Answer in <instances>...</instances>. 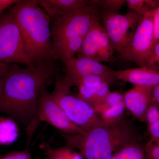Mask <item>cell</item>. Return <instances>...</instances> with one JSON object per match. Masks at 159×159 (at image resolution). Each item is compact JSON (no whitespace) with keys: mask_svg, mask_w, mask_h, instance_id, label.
<instances>
[{"mask_svg":"<svg viewBox=\"0 0 159 159\" xmlns=\"http://www.w3.org/2000/svg\"><path fill=\"white\" fill-rule=\"evenodd\" d=\"M0 159H32V157L29 151L16 150L0 156Z\"/></svg>","mask_w":159,"mask_h":159,"instance_id":"obj_25","label":"cell"},{"mask_svg":"<svg viewBox=\"0 0 159 159\" xmlns=\"http://www.w3.org/2000/svg\"><path fill=\"white\" fill-rule=\"evenodd\" d=\"M145 159H159V140L151 139L144 146Z\"/></svg>","mask_w":159,"mask_h":159,"instance_id":"obj_24","label":"cell"},{"mask_svg":"<svg viewBox=\"0 0 159 159\" xmlns=\"http://www.w3.org/2000/svg\"><path fill=\"white\" fill-rule=\"evenodd\" d=\"M62 136L69 146L77 148L86 159H112L125 146L140 142L135 127L123 117L115 123L103 122L83 134Z\"/></svg>","mask_w":159,"mask_h":159,"instance_id":"obj_2","label":"cell"},{"mask_svg":"<svg viewBox=\"0 0 159 159\" xmlns=\"http://www.w3.org/2000/svg\"><path fill=\"white\" fill-rule=\"evenodd\" d=\"M56 61H49L26 68L11 64L0 81V114L14 119L27 130L36 116L42 90L56 74Z\"/></svg>","mask_w":159,"mask_h":159,"instance_id":"obj_1","label":"cell"},{"mask_svg":"<svg viewBox=\"0 0 159 159\" xmlns=\"http://www.w3.org/2000/svg\"><path fill=\"white\" fill-rule=\"evenodd\" d=\"M129 11H134L141 18L159 6V0H127L126 1Z\"/></svg>","mask_w":159,"mask_h":159,"instance_id":"obj_18","label":"cell"},{"mask_svg":"<svg viewBox=\"0 0 159 159\" xmlns=\"http://www.w3.org/2000/svg\"><path fill=\"white\" fill-rule=\"evenodd\" d=\"M99 17L94 20L76 57H86L100 63L113 62L116 60V51Z\"/></svg>","mask_w":159,"mask_h":159,"instance_id":"obj_10","label":"cell"},{"mask_svg":"<svg viewBox=\"0 0 159 159\" xmlns=\"http://www.w3.org/2000/svg\"><path fill=\"white\" fill-rule=\"evenodd\" d=\"M43 122H47L63 134H76L85 132L69 119L52 97L47 85L42 90L38 99L35 119L26 130L27 145L30 144L34 132L39 123Z\"/></svg>","mask_w":159,"mask_h":159,"instance_id":"obj_6","label":"cell"},{"mask_svg":"<svg viewBox=\"0 0 159 159\" xmlns=\"http://www.w3.org/2000/svg\"><path fill=\"white\" fill-rule=\"evenodd\" d=\"M114 74L117 80L135 85L154 87L159 84V71L147 67L114 70Z\"/></svg>","mask_w":159,"mask_h":159,"instance_id":"obj_13","label":"cell"},{"mask_svg":"<svg viewBox=\"0 0 159 159\" xmlns=\"http://www.w3.org/2000/svg\"><path fill=\"white\" fill-rule=\"evenodd\" d=\"M0 61L6 64L24 65L26 67L34 66L9 9L0 16Z\"/></svg>","mask_w":159,"mask_h":159,"instance_id":"obj_5","label":"cell"},{"mask_svg":"<svg viewBox=\"0 0 159 159\" xmlns=\"http://www.w3.org/2000/svg\"><path fill=\"white\" fill-rule=\"evenodd\" d=\"M66 68L65 75L57 78L56 82L66 88L77 86L80 80L84 76L96 75L108 79L113 83L117 80L113 70L101 63L86 57H76L63 63Z\"/></svg>","mask_w":159,"mask_h":159,"instance_id":"obj_11","label":"cell"},{"mask_svg":"<svg viewBox=\"0 0 159 159\" xmlns=\"http://www.w3.org/2000/svg\"><path fill=\"white\" fill-rule=\"evenodd\" d=\"M100 17L102 27L120 57L130 44L140 17L131 11L124 15L102 11Z\"/></svg>","mask_w":159,"mask_h":159,"instance_id":"obj_8","label":"cell"},{"mask_svg":"<svg viewBox=\"0 0 159 159\" xmlns=\"http://www.w3.org/2000/svg\"><path fill=\"white\" fill-rule=\"evenodd\" d=\"M99 17L98 6L91 5L70 14L51 19L53 59L63 63L76 57L94 20Z\"/></svg>","mask_w":159,"mask_h":159,"instance_id":"obj_4","label":"cell"},{"mask_svg":"<svg viewBox=\"0 0 159 159\" xmlns=\"http://www.w3.org/2000/svg\"><path fill=\"white\" fill-rule=\"evenodd\" d=\"M145 120L148 124L159 121V109L152 102L147 110Z\"/></svg>","mask_w":159,"mask_h":159,"instance_id":"obj_27","label":"cell"},{"mask_svg":"<svg viewBox=\"0 0 159 159\" xmlns=\"http://www.w3.org/2000/svg\"><path fill=\"white\" fill-rule=\"evenodd\" d=\"M154 11L140 18L134 34L128 48L120 58L136 64L140 67H147L154 45Z\"/></svg>","mask_w":159,"mask_h":159,"instance_id":"obj_9","label":"cell"},{"mask_svg":"<svg viewBox=\"0 0 159 159\" xmlns=\"http://www.w3.org/2000/svg\"><path fill=\"white\" fill-rule=\"evenodd\" d=\"M112 159H145L144 147L140 142L130 144L115 153Z\"/></svg>","mask_w":159,"mask_h":159,"instance_id":"obj_19","label":"cell"},{"mask_svg":"<svg viewBox=\"0 0 159 159\" xmlns=\"http://www.w3.org/2000/svg\"><path fill=\"white\" fill-rule=\"evenodd\" d=\"M43 159H49L47 157H46L45 158H44Z\"/></svg>","mask_w":159,"mask_h":159,"instance_id":"obj_33","label":"cell"},{"mask_svg":"<svg viewBox=\"0 0 159 159\" xmlns=\"http://www.w3.org/2000/svg\"><path fill=\"white\" fill-rule=\"evenodd\" d=\"M153 24L155 45L159 41V6L154 11Z\"/></svg>","mask_w":159,"mask_h":159,"instance_id":"obj_28","label":"cell"},{"mask_svg":"<svg viewBox=\"0 0 159 159\" xmlns=\"http://www.w3.org/2000/svg\"><path fill=\"white\" fill-rule=\"evenodd\" d=\"M22 36L33 65L54 60L52 52L51 18L37 0H19L9 8Z\"/></svg>","mask_w":159,"mask_h":159,"instance_id":"obj_3","label":"cell"},{"mask_svg":"<svg viewBox=\"0 0 159 159\" xmlns=\"http://www.w3.org/2000/svg\"><path fill=\"white\" fill-rule=\"evenodd\" d=\"M148 129L151 139L159 140V121L148 124Z\"/></svg>","mask_w":159,"mask_h":159,"instance_id":"obj_29","label":"cell"},{"mask_svg":"<svg viewBox=\"0 0 159 159\" xmlns=\"http://www.w3.org/2000/svg\"><path fill=\"white\" fill-rule=\"evenodd\" d=\"M44 151L49 159H84L81 154L70 146L56 148L45 146Z\"/></svg>","mask_w":159,"mask_h":159,"instance_id":"obj_17","label":"cell"},{"mask_svg":"<svg viewBox=\"0 0 159 159\" xmlns=\"http://www.w3.org/2000/svg\"><path fill=\"white\" fill-rule=\"evenodd\" d=\"M147 67L159 71V41L153 46Z\"/></svg>","mask_w":159,"mask_h":159,"instance_id":"obj_26","label":"cell"},{"mask_svg":"<svg viewBox=\"0 0 159 159\" xmlns=\"http://www.w3.org/2000/svg\"><path fill=\"white\" fill-rule=\"evenodd\" d=\"M78 97L88 103L94 108L104 102L110 93L109 84L103 83L95 87H86L83 86L77 87Z\"/></svg>","mask_w":159,"mask_h":159,"instance_id":"obj_15","label":"cell"},{"mask_svg":"<svg viewBox=\"0 0 159 159\" xmlns=\"http://www.w3.org/2000/svg\"><path fill=\"white\" fill-rule=\"evenodd\" d=\"M125 108L123 102L106 109L99 115L103 122L111 124L118 122L122 119Z\"/></svg>","mask_w":159,"mask_h":159,"instance_id":"obj_20","label":"cell"},{"mask_svg":"<svg viewBox=\"0 0 159 159\" xmlns=\"http://www.w3.org/2000/svg\"><path fill=\"white\" fill-rule=\"evenodd\" d=\"M51 94L69 119L84 132L103 123L93 107L78 97L72 95L70 89L55 82Z\"/></svg>","mask_w":159,"mask_h":159,"instance_id":"obj_7","label":"cell"},{"mask_svg":"<svg viewBox=\"0 0 159 159\" xmlns=\"http://www.w3.org/2000/svg\"><path fill=\"white\" fill-rule=\"evenodd\" d=\"M154 87L137 86L126 91L123 95L125 108L134 116L145 120L147 110L153 100Z\"/></svg>","mask_w":159,"mask_h":159,"instance_id":"obj_12","label":"cell"},{"mask_svg":"<svg viewBox=\"0 0 159 159\" xmlns=\"http://www.w3.org/2000/svg\"><path fill=\"white\" fill-rule=\"evenodd\" d=\"M103 83L110 84L112 83L105 77L96 75H89L82 77L77 83V86H83L86 87H95Z\"/></svg>","mask_w":159,"mask_h":159,"instance_id":"obj_23","label":"cell"},{"mask_svg":"<svg viewBox=\"0 0 159 159\" xmlns=\"http://www.w3.org/2000/svg\"><path fill=\"white\" fill-rule=\"evenodd\" d=\"M18 124L11 117H0V145H10L17 141L19 136Z\"/></svg>","mask_w":159,"mask_h":159,"instance_id":"obj_16","label":"cell"},{"mask_svg":"<svg viewBox=\"0 0 159 159\" xmlns=\"http://www.w3.org/2000/svg\"><path fill=\"white\" fill-rule=\"evenodd\" d=\"M92 5L101 7L103 11L110 13H117L126 3L125 0H91Z\"/></svg>","mask_w":159,"mask_h":159,"instance_id":"obj_21","label":"cell"},{"mask_svg":"<svg viewBox=\"0 0 159 159\" xmlns=\"http://www.w3.org/2000/svg\"><path fill=\"white\" fill-rule=\"evenodd\" d=\"M123 102L124 98L123 95L116 91L111 92L106 98L104 102L100 105L97 106L94 109L96 112L99 115L101 112L106 109Z\"/></svg>","mask_w":159,"mask_h":159,"instance_id":"obj_22","label":"cell"},{"mask_svg":"<svg viewBox=\"0 0 159 159\" xmlns=\"http://www.w3.org/2000/svg\"><path fill=\"white\" fill-rule=\"evenodd\" d=\"M18 1L19 0H0V16Z\"/></svg>","mask_w":159,"mask_h":159,"instance_id":"obj_30","label":"cell"},{"mask_svg":"<svg viewBox=\"0 0 159 159\" xmlns=\"http://www.w3.org/2000/svg\"><path fill=\"white\" fill-rule=\"evenodd\" d=\"M11 64H6L0 61V81L7 73Z\"/></svg>","mask_w":159,"mask_h":159,"instance_id":"obj_31","label":"cell"},{"mask_svg":"<svg viewBox=\"0 0 159 159\" xmlns=\"http://www.w3.org/2000/svg\"><path fill=\"white\" fill-rule=\"evenodd\" d=\"M37 2L51 19L70 14L92 5L88 0H37Z\"/></svg>","mask_w":159,"mask_h":159,"instance_id":"obj_14","label":"cell"},{"mask_svg":"<svg viewBox=\"0 0 159 159\" xmlns=\"http://www.w3.org/2000/svg\"><path fill=\"white\" fill-rule=\"evenodd\" d=\"M152 97L154 101L159 104V84L154 87L152 90Z\"/></svg>","mask_w":159,"mask_h":159,"instance_id":"obj_32","label":"cell"}]
</instances>
